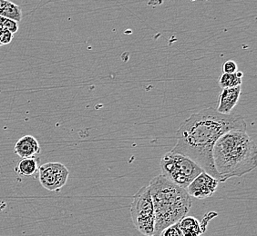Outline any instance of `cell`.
I'll use <instances>...</instances> for the list:
<instances>
[{
    "instance_id": "1",
    "label": "cell",
    "mask_w": 257,
    "mask_h": 236,
    "mask_svg": "<svg viewBox=\"0 0 257 236\" xmlns=\"http://www.w3.org/2000/svg\"><path fill=\"white\" fill-rule=\"evenodd\" d=\"M247 124L237 114L219 113L216 109L205 108L193 114L180 126L177 143L172 152L184 156L221 182L213 166V149L218 139L232 130L246 131Z\"/></svg>"
},
{
    "instance_id": "2",
    "label": "cell",
    "mask_w": 257,
    "mask_h": 236,
    "mask_svg": "<svg viewBox=\"0 0 257 236\" xmlns=\"http://www.w3.org/2000/svg\"><path fill=\"white\" fill-rule=\"evenodd\" d=\"M213 161L221 182L242 177L256 168V144L246 131H229L214 144Z\"/></svg>"
},
{
    "instance_id": "3",
    "label": "cell",
    "mask_w": 257,
    "mask_h": 236,
    "mask_svg": "<svg viewBox=\"0 0 257 236\" xmlns=\"http://www.w3.org/2000/svg\"><path fill=\"white\" fill-rule=\"evenodd\" d=\"M155 214L153 236H159L164 228L180 221L188 214L193 202L186 189L174 184L160 174L149 184Z\"/></svg>"
},
{
    "instance_id": "4",
    "label": "cell",
    "mask_w": 257,
    "mask_h": 236,
    "mask_svg": "<svg viewBox=\"0 0 257 236\" xmlns=\"http://www.w3.org/2000/svg\"><path fill=\"white\" fill-rule=\"evenodd\" d=\"M162 176L174 184L186 189L203 169L188 158L171 152H166L160 161Z\"/></svg>"
},
{
    "instance_id": "5",
    "label": "cell",
    "mask_w": 257,
    "mask_h": 236,
    "mask_svg": "<svg viewBox=\"0 0 257 236\" xmlns=\"http://www.w3.org/2000/svg\"><path fill=\"white\" fill-rule=\"evenodd\" d=\"M131 216L139 232L144 236H153L155 214L149 186L142 187L135 194L131 204Z\"/></svg>"
},
{
    "instance_id": "6",
    "label": "cell",
    "mask_w": 257,
    "mask_h": 236,
    "mask_svg": "<svg viewBox=\"0 0 257 236\" xmlns=\"http://www.w3.org/2000/svg\"><path fill=\"white\" fill-rule=\"evenodd\" d=\"M69 171L61 162H47L39 168L41 186L50 192H60L69 178Z\"/></svg>"
},
{
    "instance_id": "7",
    "label": "cell",
    "mask_w": 257,
    "mask_h": 236,
    "mask_svg": "<svg viewBox=\"0 0 257 236\" xmlns=\"http://www.w3.org/2000/svg\"><path fill=\"white\" fill-rule=\"evenodd\" d=\"M219 181L207 172H202L193 179L186 188L189 196L196 199H206L213 196L217 190Z\"/></svg>"
},
{
    "instance_id": "8",
    "label": "cell",
    "mask_w": 257,
    "mask_h": 236,
    "mask_svg": "<svg viewBox=\"0 0 257 236\" xmlns=\"http://www.w3.org/2000/svg\"><path fill=\"white\" fill-rule=\"evenodd\" d=\"M214 216H216L215 212H210L204 216L203 221L199 222L195 217L186 216L179 221L180 229L183 236H201L206 230L208 222Z\"/></svg>"
},
{
    "instance_id": "9",
    "label": "cell",
    "mask_w": 257,
    "mask_h": 236,
    "mask_svg": "<svg viewBox=\"0 0 257 236\" xmlns=\"http://www.w3.org/2000/svg\"><path fill=\"white\" fill-rule=\"evenodd\" d=\"M242 93V86L232 88L223 89L219 94L217 110L219 113L228 114L232 113V109L237 104L240 96Z\"/></svg>"
},
{
    "instance_id": "10",
    "label": "cell",
    "mask_w": 257,
    "mask_h": 236,
    "mask_svg": "<svg viewBox=\"0 0 257 236\" xmlns=\"http://www.w3.org/2000/svg\"><path fill=\"white\" fill-rule=\"evenodd\" d=\"M39 141L32 136H25L18 140L14 146V152L20 158H34L40 152Z\"/></svg>"
},
{
    "instance_id": "11",
    "label": "cell",
    "mask_w": 257,
    "mask_h": 236,
    "mask_svg": "<svg viewBox=\"0 0 257 236\" xmlns=\"http://www.w3.org/2000/svg\"><path fill=\"white\" fill-rule=\"evenodd\" d=\"M39 164L38 158H22L16 168V172L20 176H32L39 172Z\"/></svg>"
},
{
    "instance_id": "12",
    "label": "cell",
    "mask_w": 257,
    "mask_h": 236,
    "mask_svg": "<svg viewBox=\"0 0 257 236\" xmlns=\"http://www.w3.org/2000/svg\"><path fill=\"white\" fill-rule=\"evenodd\" d=\"M0 16L19 23L22 20V10L10 0H0Z\"/></svg>"
},
{
    "instance_id": "13",
    "label": "cell",
    "mask_w": 257,
    "mask_h": 236,
    "mask_svg": "<svg viewBox=\"0 0 257 236\" xmlns=\"http://www.w3.org/2000/svg\"><path fill=\"white\" fill-rule=\"evenodd\" d=\"M242 76H243L242 72H239V71L233 73V74L223 73V74L220 76L218 84H219V86L223 89L240 86H242Z\"/></svg>"
},
{
    "instance_id": "14",
    "label": "cell",
    "mask_w": 257,
    "mask_h": 236,
    "mask_svg": "<svg viewBox=\"0 0 257 236\" xmlns=\"http://www.w3.org/2000/svg\"><path fill=\"white\" fill-rule=\"evenodd\" d=\"M159 236H183V232L180 229L179 222L164 228Z\"/></svg>"
},
{
    "instance_id": "15",
    "label": "cell",
    "mask_w": 257,
    "mask_h": 236,
    "mask_svg": "<svg viewBox=\"0 0 257 236\" xmlns=\"http://www.w3.org/2000/svg\"><path fill=\"white\" fill-rule=\"evenodd\" d=\"M13 36L14 34H12L10 31L0 26V43L2 46L10 44L13 40Z\"/></svg>"
},
{
    "instance_id": "16",
    "label": "cell",
    "mask_w": 257,
    "mask_h": 236,
    "mask_svg": "<svg viewBox=\"0 0 257 236\" xmlns=\"http://www.w3.org/2000/svg\"><path fill=\"white\" fill-rule=\"evenodd\" d=\"M1 26L5 28L6 30L10 31L13 34L17 33L19 30V23L14 20H9V18H4V21H3Z\"/></svg>"
},
{
    "instance_id": "17",
    "label": "cell",
    "mask_w": 257,
    "mask_h": 236,
    "mask_svg": "<svg viewBox=\"0 0 257 236\" xmlns=\"http://www.w3.org/2000/svg\"><path fill=\"white\" fill-rule=\"evenodd\" d=\"M223 73L233 74L238 71L237 64L232 60H228L223 64Z\"/></svg>"
}]
</instances>
